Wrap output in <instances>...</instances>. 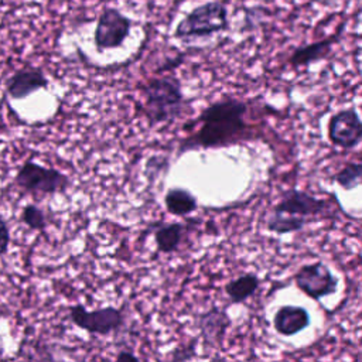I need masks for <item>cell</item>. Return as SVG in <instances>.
<instances>
[{
    "label": "cell",
    "mask_w": 362,
    "mask_h": 362,
    "mask_svg": "<svg viewBox=\"0 0 362 362\" xmlns=\"http://www.w3.org/2000/svg\"><path fill=\"white\" fill-rule=\"evenodd\" d=\"M344 27H341V30L331 35V37H327L324 40H320V41H314V42H310V44H305V45H301V47H297L293 54L290 55L288 58V62L291 66L294 68H300V66H308L317 61H321L324 59L325 57H328V54L331 52L334 44L338 41V38L341 37V33H342Z\"/></svg>",
    "instance_id": "cell-13"
},
{
    "label": "cell",
    "mask_w": 362,
    "mask_h": 362,
    "mask_svg": "<svg viewBox=\"0 0 362 362\" xmlns=\"http://www.w3.org/2000/svg\"><path fill=\"white\" fill-rule=\"evenodd\" d=\"M69 320L81 329L92 335H109L119 331L123 327L124 315L123 311L112 305L86 310L83 304L78 303L69 307Z\"/></svg>",
    "instance_id": "cell-5"
},
{
    "label": "cell",
    "mask_w": 362,
    "mask_h": 362,
    "mask_svg": "<svg viewBox=\"0 0 362 362\" xmlns=\"http://www.w3.org/2000/svg\"><path fill=\"white\" fill-rule=\"evenodd\" d=\"M48 86V79L41 68L25 66L16 71L6 82V90L13 99H24Z\"/></svg>",
    "instance_id": "cell-10"
},
{
    "label": "cell",
    "mask_w": 362,
    "mask_h": 362,
    "mask_svg": "<svg viewBox=\"0 0 362 362\" xmlns=\"http://www.w3.org/2000/svg\"><path fill=\"white\" fill-rule=\"evenodd\" d=\"M82 1H89V0H82Z\"/></svg>",
    "instance_id": "cell-24"
},
{
    "label": "cell",
    "mask_w": 362,
    "mask_h": 362,
    "mask_svg": "<svg viewBox=\"0 0 362 362\" xmlns=\"http://www.w3.org/2000/svg\"><path fill=\"white\" fill-rule=\"evenodd\" d=\"M3 356V348H1V345H0V358Z\"/></svg>",
    "instance_id": "cell-23"
},
{
    "label": "cell",
    "mask_w": 362,
    "mask_h": 362,
    "mask_svg": "<svg viewBox=\"0 0 362 362\" xmlns=\"http://www.w3.org/2000/svg\"><path fill=\"white\" fill-rule=\"evenodd\" d=\"M21 221L33 230H44L48 223L44 211L34 204H27L23 208Z\"/></svg>",
    "instance_id": "cell-19"
},
{
    "label": "cell",
    "mask_w": 362,
    "mask_h": 362,
    "mask_svg": "<svg viewBox=\"0 0 362 362\" xmlns=\"http://www.w3.org/2000/svg\"><path fill=\"white\" fill-rule=\"evenodd\" d=\"M310 322V313L301 305H281L273 317V328L283 337H291L304 331Z\"/></svg>",
    "instance_id": "cell-11"
},
{
    "label": "cell",
    "mask_w": 362,
    "mask_h": 362,
    "mask_svg": "<svg viewBox=\"0 0 362 362\" xmlns=\"http://www.w3.org/2000/svg\"><path fill=\"white\" fill-rule=\"evenodd\" d=\"M143 95V113L150 126L177 120L189 102L182 93L181 81L173 75L148 79Z\"/></svg>",
    "instance_id": "cell-2"
},
{
    "label": "cell",
    "mask_w": 362,
    "mask_h": 362,
    "mask_svg": "<svg viewBox=\"0 0 362 362\" xmlns=\"http://www.w3.org/2000/svg\"><path fill=\"white\" fill-rule=\"evenodd\" d=\"M362 177V164L359 161L348 163L345 167H342L335 175L334 181L344 189L349 191L356 188L361 184Z\"/></svg>",
    "instance_id": "cell-18"
},
{
    "label": "cell",
    "mask_w": 362,
    "mask_h": 362,
    "mask_svg": "<svg viewBox=\"0 0 362 362\" xmlns=\"http://www.w3.org/2000/svg\"><path fill=\"white\" fill-rule=\"evenodd\" d=\"M247 103L225 96L206 106L199 116L188 123L199 124V127L181 140L177 154H184L192 150L219 148L236 144L250 137V126L245 120Z\"/></svg>",
    "instance_id": "cell-1"
},
{
    "label": "cell",
    "mask_w": 362,
    "mask_h": 362,
    "mask_svg": "<svg viewBox=\"0 0 362 362\" xmlns=\"http://www.w3.org/2000/svg\"><path fill=\"white\" fill-rule=\"evenodd\" d=\"M328 139L341 148L356 147L362 140V120L354 107H345L335 112L328 122Z\"/></svg>",
    "instance_id": "cell-8"
},
{
    "label": "cell",
    "mask_w": 362,
    "mask_h": 362,
    "mask_svg": "<svg viewBox=\"0 0 362 362\" xmlns=\"http://www.w3.org/2000/svg\"><path fill=\"white\" fill-rule=\"evenodd\" d=\"M198 328L206 346L219 345L223 341L226 329L230 325L228 313L218 307H211L198 317Z\"/></svg>",
    "instance_id": "cell-12"
},
{
    "label": "cell",
    "mask_w": 362,
    "mask_h": 362,
    "mask_svg": "<svg viewBox=\"0 0 362 362\" xmlns=\"http://www.w3.org/2000/svg\"><path fill=\"white\" fill-rule=\"evenodd\" d=\"M329 201L314 197L305 191L290 188L281 192L280 199L273 206L274 214H286L293 216H315L328 211Z\"/></svg>",
    "instance_id": "cell-9"
},
{
    "label": "cell",
    "mask_w": 362,
    "mask_h": 362,
    "mask_svg": "<svg viewBox=\"0 0 362 362\" xmlns=\"http://www.w3.org/2000/svg\"><path fill=\"white\" fill-rule=\"evenodd\" d=\"M195 348H197V339L189 341L185 345H180L178 348H175L171 354V359L173 361H187V359H192L195 356Z\"/></svg>",
    "instance_id": "cell-20"
},
{
    "label": "cell",
    "mask_w": 362,
    "mask_h": 362,
    "mask_svg": "<svg viewBox=\"0 0 362 362\" xmlns=\"http://www.w3.org/2000/svg\"><path fill=\"white\" fill-rule=\"evenodd\" d=\"M10 245V228L7 221L0 215V256L6 255Z\"/></svg>",
    "instance_id": "cell-21"
},
{
    "label": "cell",
    "mask_w": 362,
    "mask_h": 362,
    "mask_svg": "<svg viewBox=\"0 0 362 362\" xmlns=\"http://www.w3.org/2000/svg\"><path fill=\"white\" fill-rule=\"evenodd\" d=\"M133 21L120 10L106 7L98 17L93 41L98 51L115 49L124 44L130 35Z\"/></svg>",
    "instance_id": "cell-6"
},
{
    "label": "cell",
    "mask_w": 362,
    "mask_h": 362,
    "mask_svg": "<svg viewBox=\"0 0 362 362\" xmlns=\"http://www.w3.org/2000/svg\"><path fill=\"white\" fill-rule=\"evenodd\" d=\"M229 27L228 7L216 0L205 1L194 7L178 21L174 30V37L182 41L195 38H206L222 33Z\"/></svg>",
    "instance_id": "cell-3"
},
{
    "label": "cell",
    "mask_w": 362,
    "mask_h": 362,
    "mask_svg": "<svg viewBox=\"0 0 362 362\" xmlns=\"http://www.w3.org/2000/svg\"><path fill=\"white\" fill-rule=\"evenodd\" d=\"M116 359H117V361H124V359H132V361H137L139 358H137V355H134V354H132V352H127V351H120V352L117 354Z\"/></svg>",
    "instance_id": "cell-22"
},
{
    "label": "cell",
    "mask_w": 362,
    "mask_h": 362,
    "mask_svg": "<svg viewBox=\"0 0 362 362\" xmlns=\"http://www.w3.org/2000/svg\"><path fill=\"white\" fill-rule=\"evenodd\" d=\"M164 205L168 214L175 216H187L197 211V197L185 188L173 187L164 195Z\"/></svg>",
    "instance_id": "cell-15"
},
{
    "label": "cell",
    "mask_w": 362,
    "mask_h": 362,
    "mask_svg": "<svg viewBox=\"0 0 362 362\" xmlns=\"http://www.w3.org/2000/svg\"><path fill=\"white\" fill-rule=\"evenodd\" d=\"M304 216H293L286 214H272L266 222V228L277 235H286L291 232H298L307 225Z\"/></svg>",
    "instance_id": "cell-17"
},
{
    "label": "cell",
    "mask_w": 362,
    "mask_h": 362,
    "mask_svg": "<svg viewBox=\"0 0 362 362\" xmlns=\"http://www.w3.org/2000/svg\"><path fill=\"white\" fill-rule=\"evenodd\" d=\"M187 228L181 222H170V223H158L154 226V242L157 250L160 253H173L178 250Z\"/></svg>",
    "instance_id": "cell-14"
},
{
    "label": "cell",
    "mask_w": 362,
    "mask_h": 362,
    "mask_svg": "<svg viewBox=\"0 0 362 362\" xmlns=\"http://www.w3.org/2000/svg\"><path fill=\"white\" fill-rule=\"evenodd\" d=\"M260 287V279L255 273H245L225 284V293L229 301L233 304L245 303L247 298L255 296Z\"/></svg>",
    "instance_id": "cell-16"
},
{
    "label": "cell",
    "mask_w": 362,
    "mask_h": 362,
    "mask_svg": "<svg viewBox=\"0 0 362 362\" xmlns=\"http://www.w3.org/2000/svg\"><path fill=\"white\" fill-rule=\"evenodd\" d=\"M296 286L311 300H321L338 290V279L321 260L303 264L294 274Z\"/></svg>",
    "instance_id": "cell-7"
},
{
    "label": "cell",
    "mask_w": 362,
    "mask_h": 362,
    "mask_svg": "<svg viewBox=\"0 0 362 362\" xmlns=\"http://www.w3.org/2000/svg\"><path fill=\"white\" fill-rule=\"evenodd\" d=\"M14 182L33 197H47L64 192L71 185L69 178L59 170L44 167L30 160L20 167Z\"/></svg>",
    "instance_id": "cell-4"
}]
</instances>
